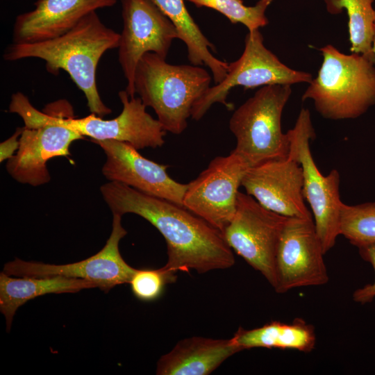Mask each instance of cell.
I'll use <instances>...</instances> for the list:
<instances>
[{"label": "cell", "instance_id": "9a60e30c", "mask_svg": "<svg viewBox=\"0 0 375 375\" xmlns=\"http://www.w3.org/2000/svg\"><path fill=\"white\" fill-rule=\"evenodd\" d=\"M92 141L106 154L102 174L108 181L124 183L147 194L183 206L188 183L174 181L167 172L169 165L144 158L127 142L114 140Z\"/></svg>", "mask_w": 375, "mask_h": 375}, {"label": "cell", "instance_id": "4fadbf2b", "mask_svg": "<svg viewBox=\"0 0 375 375\" xmlns=\"http://www.w3.org/2000/svg\"><path fill=\"white\" fill-rule=\"evenodd\" d=\"M325 254L312 218L288 217L277 249L274 290L326 284Z\"/></svg>", "mask_w": 375, "mask_h": 375}, {"label": "cell", "instance_id": "2e32d148", "mask_svg": "<svg viewBox=\"0 0 375 375\" xmlns=\"http://www.w3.org/2000/svg\"><path fill=\"white\" fill-rule=\"evenodd\" d=\"M266 208L288 217L312 218L303 194V172L295 160L272 159L249 167L241 183Z\"/></svg>", "mask_w": 375, "mask_h": 375}, {"label": "cell", "instance_id": "603a6c76", "mask_svg": "<svg viewBox=\"0 0 375 375\" xmlns=\"http://www.w3.org/2000/svg\"><path fill=\"white\" fill-rule=\"evenodd\" d=\"M340 235L359 248L375 244V201L340 208Z\"/></svg>", "mask_w": 375, "mask_h": 375}, {"label": "cell", "instance_id": "52a82bcc", "mask_svg": "<svg viewBox=\"0 0 375 375\" xmlns=\"http://www.w3.org/2000/svg\"><path fill=\"white\" fill-rule=\"evenodd\" d=\"M290 141L288 156L301 165L303 172V194L310 206L317 233L324 253L335 244L340 235V173L332 169L324 176L312 158L310 141L315 137L311 115L302 108L294 127L287 132Z\"/></svg>", "mask_w": 375, "mask_h": 375}, {"label": "cell", "instance_id": "ac0fdd59", "mask_svg": "<svg viewBox=\"0 0 375 375\" xmlns=\"http://www.w3.org/2000/svg\"><path fill=\"white\" fill-rule=\"evenodd\" d=\"M239 351L231 338H185L159 358L156 372L158 375H208Z\"/></svg>", "mask_w": 375, "mask_h": 375}, {"label": "cell", "instance_id": "ba28073f", "mask_svg": "<svg viewBox=\"0 0 375 375\" xmlns=\"http://www.w3.org/2000/svg\"><path fill=\"white\" fill-rule=\"evenodd\" d=\"M311 74L293 69L283 64L263 43V36L259 29L249 31L244 40V49L241 56L228 63L225 78L210 86L206 93L194 103L191 117L200 120L209 108L216 103L228 109L231 104L226 99L230 90L242 86L252 89L269 85H292L310 83Z\"/></svg>", "mask_w": 375, "mask_h": 375}, {"label": "cell", "instance_id": "6da1fadb", "mask_svg": "<svg viewBox=\"0 0 375 375\" xmlns=\"http://www.w3.org/2000/svg\"><path fill=\"white\" fill-rule=\"evenodd\" d=\"M100 191L112 214H135L158 229L167 244V261L163 267L167 272L193 269L203 274L235 264L222 232L184 206L117 181L103 184Z\"/></svg>", "mask_w": 375, "mask_h": 375}, {"label": "cell", "instance_id": "5bb4252c", "mask_svg": "<svg viewBox=\"0 0 375 375\" xmlns=\"http://www.w3.org/2000/svg\"><path fill=\"white\" fill-rule=\"evenodd\" d=\"M24 126L16 154L8 160L6 170L17 182L39 186L50 181L47 162L70 156L69 147L83 136L59 124L22 118Z\"/></svg>", "mask_w": 375, "mask_h": 375}, {"label": "cell", "instance_id": "277c9868", "mask_svg": "<svg viewBox=\"0 0 375 375\" xmlns=\"http://www.w3.org/2000/svg\"><path fill=\"white\" fill-rule=\"evenodd\" d=\"M323 57L315 78L302 95L313 101L324 118H357L375 105V62L358 53L345 54L331 44L320 49Z\"/></svg>", "mask_w": 375, "mask_h": 375}, {"label": "cell", "instance_id": "83f0119b", "mask_svg": "<svg viewBox=\"0 0 375 375\" xmlns=\"http://www.w3.org/2000/svg\"><path fill=\"white\" fill-rule=\"evenodd\" d=\"M372 53L375 58V24H374V38H373V42H372Z\"/></svg>", "mask_w": 375, "mask_h": 375}, {"label": "cell", "instance_id": "5b68a950", "mask_svg": "<svg viewBox=\"0 0 375 375\" xmlns=\"http://www.w3.org/2000/svg\"><path fill=\"white\" fill-rule=\"evenodd\" d=\"M123 105L122 112L111 119H104L94 113L81 118L53 113L47 107L40 111L23 93L11 97L8 111L21 118L31 117L56 124L78 133L92 140H114L130 144L136 149L160 147L165 144L166 131L158 119L146 111L147 106L139 97H131L125 90L118 92Z\"/></svg>", "mask_w": 375, "mask_h": 375}, {"label": "cell", "instance_id": "7402d4cb", "mask_svg": "<svg viewBox=\"0 0 375 375\" xmlns=\"http://www.w3.org/2000/svg\"><path fill=\"white\" fill-rule=\"evenodd\" d=\"M331 13L345 9L348 15L350 51L362 54L375 62L372 53L374 33V0H324Z\"/></svg>", "mask_w": 375, "mask_h": 375}, {"label": "cell", "instance_id": "ffe728a7", "mask_svg": "<svg viewBox=\"0 0 375 375\" xmlns=\"http://www.w3.org/2000/svg\"><path fill=\"white\" fill-rule=\"evenodd\" d=\"M172 21L177 29L178 39L186 45L188 58L194 65H205L212 74L215 84L226 77L228 63L217 59L210 52L214 45L206 38L190 15L185 0H152Z\"/></svg>", "mask_w": 375, "mask_h": 375}, {"label": "cell", "instance_id": "7a4b0ae2", "mask_svg": "<svg viewBox=\"0 0 375 375\" xmlns=\"http://www.w3.org/2000/svg\"><path fill=\"white\" fill-rule=\"evenodd\" d=\"M119 36V33L107 27L94 11L58 38L33 43H12L6 49L3 58L7 61L42 59L47 71L55 76L60 70L65 71L83 92L91 113L103 117L112 110L99 95L97 69L106 51L118 48Z\"/></svg>", "mask_w": 375, "mask_h": 375}, {"label": "cell", "instance_id": "d6986e66", "mask_svg": "<svg viewBox=\"0 0 375 375\" xmlns=\"http://www.w3.org/2000/svg\"><path fill=\"white\" fill-rule=\"evenodd\" d=\"M93 283L63 276L12 278L0 274V311L4 315L7 332L10 331L17 310L27 301L47 294L74 293L94 288Z\"/></svg>", "mask_w": 375, "mask_h": 375}, {"label": "cell", "instance_id": "44dd1931", "mask_svg": "<svg viewBox=\"0 0 375 375\" xmlns=\"http://www.w3.org/2000/svg\"><path fill=\"white\" fill-rule=\"evenodd\" d=\"M231 340L241 351L262 347L310 352L316 335L311 324L297 318L290 324L274 321L250 330L240 327Z\"/></svg>", "mask_w": 375, "mask_h": 375}, {"label": "cell", "instance_id": "4316f807", "mask_svg": "<svg viewBox=\"0 0 375 375\" xmlns=\"http://www.w3.org/2000/svg\"><path fill=\"white\" fill-rule=\"evenodd\" d=\"M23 127L17 128L15 132L7 140L0 144V162L8 160L18 150L19 146V137L22 133Z\"/></svg>", "mask_w": 375, "mask_h": 375}, {"label": "cell", "instance_id": "8992f818", "mask_svg": "<svg viewBox=\"0 0 375 375\" xmlns=\"http://www.w3.org/2000/svg\"><path fill=\"white\" fill-rule=\"evenodd\" d=\"M291 94L290 85L262 86L233 113L229 121L236 139L233 151L250 167L288 158L290 141L282 131L281 117Z\"/></svg>", "mask_w": 375, "mask_h": 375}, {"label": "cell", "instance_id": "9c48e42d", "mask_svg": "<svg viewBox=\"0 0 375 375\" xmlns=\"http://www.w3.org/2000/svg\"><path fill=\"white\" fill-rule=\"evenodd\" d=\"M288 217L262 206L253 197L239 191L235 213L222 233L231 249L276 285V258Z\"/></svg>", "mask_w": 375, "mask_h": 375}, {"label": "cell", "instance_id": "7c38bea8", "mask_svg": "<svg viewBox=\"0 0 375 375\" xmlns=\"http://www.w3.org/2000/svg\"><path fill=\"white\" fill-rule=\"evenodd\" d=\"M112 231L104 247L87 259L66 265H51L24 261L19 258L6 262L3 272L18 277L63 276L83 279L104 292L114 287L129 283L137 271L123 259L119 249L120 240L127 231L122 225V216L112 214Z\"/></svg>", "mask_w": 375, "mask_h": 375}, {"label": "cell", "instance_id": "e0dca14e", "mask_svg": "<svg viewBox=\"0 0 375 375\" xmlns=\"http://www.w3.org/2000/svg\"><path fill=\"white\" fill-rule=\"evenodd\" d=\"M117 0H38L35 8L19 15L14 22L12 43H33L58 38L98 9Z\"/></svg>", "mask_w": 375, "mask_h": 375}, {"label": "cell", "instance_id": "30bf717a", "mask_svg": "<svg viewBox=\"0 0 375 375\" xmlns=\"http://www.w3.org/2000/svg\"><path fill=\"white\" fill-rule=\"evenodd\" d=\"M123 28L119 33L118 60L126 79V91L135 96L134 78L141 58L152 52L166 59L176 28L152 0H121Z\"/></svg>", "mask_w": 375, "mask_h": 375}, {"label": "cell", "instance_id": "d4e9b609", "mask_svg": "<svg viewBox=\"0 0 375 375\" xmlns=\"http://www.w3.org/2000/svg\"><path fill=\"white\" fill-rule=\"evenodd\" d=\"M176 274L163 267L158 269H137L129 283L134 296L140 301H151L162 294L165 285L176 281Z\"/></svg>", "mask_w": 375, "mask_h": 375}, {"label": "cell", "instance_id": "3957f363", "mask_svg": "<svg viewBox=\"0 0 375 375\" xmlns=\"http://www.w3.org/2000/svg\"><path fill=\"white\" fill-rule=\"evenodd\" d=\"M211 76L198 65H172L148 52L135 72V94L155 111L167 132L182 133L194 103L210 87Z\"/></svg>", "mask_w": 375, "mask_h": 375}, {"label": "cell", "instance_id": "cb8c5ba5", "mask_svg": "<svg viewBox=\"0 0 375 375\" xmlns=\"http://www.w3.org/2000/svg\"><path fill=\"white\" fill-rule=\"evenodd\" d=\"M197 7L217 10L232 24L240 23L249 31L259 29L269 23L265 12L272 0H259L253 6H247L242 0H185Z\"/></svg>", "mask_w": 375, "mask_h": 375}, {"label": "cell", "instance_id": "8fae6325", "mask_svg": "<svg viewBox=\"0 0 375 375\" xmlns=\"http://www.w3.org/2000/svg\"><path fill=\"white\" fill-rule=\"evenodd\" d=\"M249 167L246 160L233 151L213 158L188 183L183 206L222 233L235 213L238 189Z\"/></svg>", "mask_w": 375, "mask_h": 375}, {"label": "cell", "instance_id": "484cf974", "mask_svg": "<svg viewBox=\"0 0 375 375\" xmlns=\"http://www.w3.org/2000/svg\"><path fill=\"white\" fill-rule=\"evenodd\" d=\"M358 251L360 257L370 263L374 271V281L356 290L353 293V300L355 302L365 304L375 299V244L359 248Z\"/></svg>", "mask_w": 375, "mask_h": 375}]
</instances>
